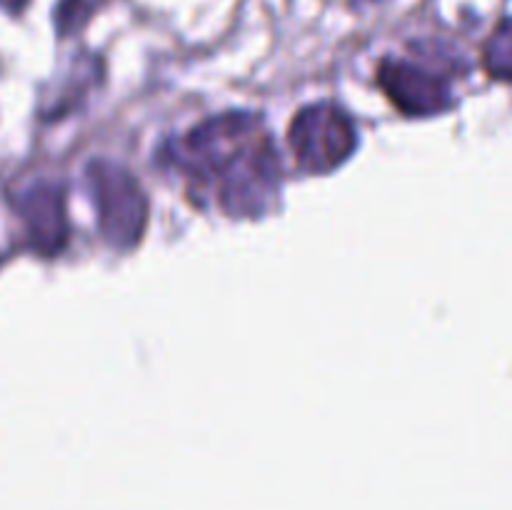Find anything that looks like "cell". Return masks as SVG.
Returning <instances> with one entry per match:
<instances>
[{
    "instance_id": "cell-1",
    "label": "cell",
    "mask_w": 512,
    "mask_h": 510,
    "mask_svg": "<svg viewBox=\"0 0 512 510\" xmlns=\"http://www.w3.org/2000/svg\"><path fill=\"white\" fill-rule=\"evenodd\" d=\"M160 155L188 178L190 193H208L228 218H263L278 203L283 163L258 115H215Z\"/></svg>"
},
{
    "instance_id": "cell-2",
    "label": "cell",
    "mask_w": 512,
    "mask_h": 510,
    "mask_svg": "<svg viewBox=\"0 0 512 510\" xmlns=\"http://www.w3.org/2000/svg\"><path fill=\"white\" fill-rule=\"evenodd\" d=\"M98 225L108 245L130 250L140 243L148 225V198L128 168L113 160H93L88 165Z\"/></svg>"
},
{
    "instance_id": "cell-3",
    "label": "cell",
    "mask_w": 512,
    "mask_h": 510,
    "mask_svg": "<svg viewBox=\"0 0 512 510\" xmlns=\"http://www.w3.org/2000/svg\"><path fill=\"white\" fill-rule=\"evenodd\" d=\"M288 143L305 173L325 175L340 168L358 148V128L335 103H313L293 118Z\"/></svg>"
},
{
    "instance_id": "cell-4",
    "label": "cell",
    "mask_w": 512,
    "mask_h": 510,
    "mask_svg": "<svg viewBox=\"0 0 512 510\" xmlns=\"http://www.w3.org/2000/svg\"><path fill=\"white\" fill-rule=\"evenodd\" d=\"M13 208L25 228L28 245L43 258H53L68 243V213L63 188L55 183H33L13 195Z\"/></svg>"
},
{
    "instance_id": "cell-5",
    "label": "cell",
    "mask_w": 512,
    "mask_h": 510,
    "mask_svg": "<svg viewBox=\"0 0 512 510\" xmlns=\"http://www.w3.org/2000/svg\"><path fill=\"white\" fill-rule=\"evenodd\" d=\"M378 83L400 113L415 118L443 113L453 103L448 83L430 68L410 60H383Z\"/></svg>"
},
{
    "instance_id": "cell-6",
    "label": "cell",
    "mask_w": 512,
    "mask_h": 510,
    "mask_svg": "<svg viewBox=\"0 0 512 510\" xmlns=\"http://www.w3.org/2000/svg\"><path fill=\"white\" fill-rule=\"evenodd\" d=\"M100 3L103 0H58L53 10V23L60 38H68V35L83 30Z\"/></svg>"
},
{
    "instance_id": "cell-7",
    "label": "cell",
    "mask_w": 512,
    "mask_h": 510,
    "mask_svg": "<svg viewBox=\"0 0 512 510\" xmlns=\"http://www.w3.org/2000/svg\"><path fill=\"white\" fill-rule=\"evenodd\" d=\"M485 65L495 78L512 80V18L503 20L485 48Z\"/></svg>"
},
{
    "instance_id": "cell-8",
    "label": "cell",
    "mask_w": 512,
    "mask_h": 510,
    "mask_svg": "<svg viewBox=\"0 0 512 510\" xmlns=\"http://www.w3.org/2000/svg\"><path fill=\"white\" fill-rule=\"evenodd\" d=\"M30 0H0V8L10 15H20L25 8H28Z\"/></svg>"
}]
</instances>
